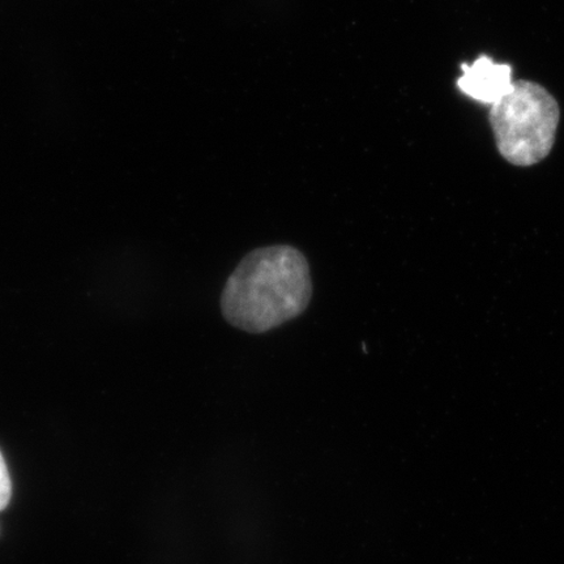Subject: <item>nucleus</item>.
<instances>
[{
	"label": "nucleus",
	"instance_id": "nucleus-3",
	"mask_svg": "<svg viewBox=\"0 0 564 564\" xmlns=\"http://www.w3.org/2000/svg\"><path fill=\"white\" fill-rule=\"evenodd\" d=\"M463 76L457 87L478 102L492 105L509 94L513 87L512 67L499 65L489 56H479L471 65H463Z\"/></svg>",
	"mask_w": 564,
	"mask_h": 564
},
{
	"label": "nucleus",
	"instance_id": "nucleus-4",
	"mask_svg": "<svg viewBox=\"0 0 564 564\" xmlns=\"http://www.w3.org/2000/svg\"><path fill=\"white\" fill-rule=\"evenodd\" d=\"M12 496V484L9 468L4 462L2 453H0V511L9 506Z\"/></svg>",
	"mask_w": 564,
	"mask_h": 564
},
{
	"label": "nucleus",
	"instance_id": "nucleus-1",
	"mask_svg": "<svg viewBox=\"0 0 564 564\" xmlns=\"http://www.w3.org/2000/svg\"><path fill=\"white\" fill-rule=\"evenodd\" d=\"M313 299L307 259L289 245L262 247L239 262L221 294L230 326L265 334L306 312Z\"/></svg>",
	"mask_w": 564,
	"mask_h": 564
},
{
	"label": "nucleus",
	"instance_id": "nucleus-2",
	"mask_svg": "<svg viewBox=\"0 0 564 564\" xmlns=\"http://www.w3.org/2000/svg\"><path fill=\"white\" fill-rule=\"evenodd\" d=\"M560 106L540 84L519 80L491 105L490 123L498 151L514 166H532L546 159L560 124Z\"/></svg>",
	"mask_w": 564,
	"mask_h": 564
}]
</instances>
